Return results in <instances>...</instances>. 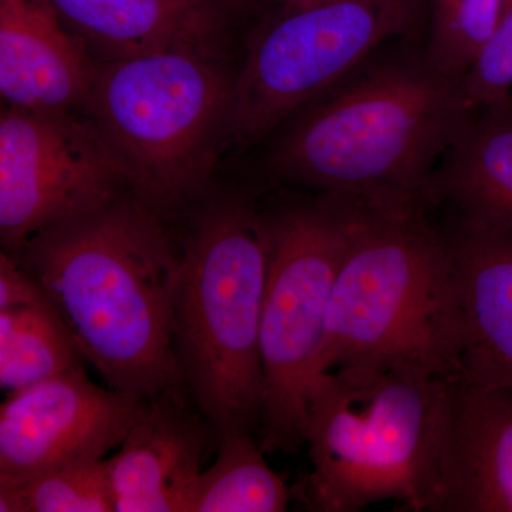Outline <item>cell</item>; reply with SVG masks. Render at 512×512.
<instances>
[{"mask_svg":"<svg viewBox=\"0 0 512 512\" xmlns=\"http://www.w3.org/2000/svg\"><path fill=\"white\" fill-rule=\"evenodd\" d=\"M268 268L266 215L238 197L208 205L180 254L174 352L187 392L217 439L261 427Z\"/></svg>","mask_w":512,"mask_h":512,"instance_id":"5","label":"cell"},{"mask_svg":"<svg viewBox=\"0 0 512 512\" xmlns=\"http://www.w3.org/2000/svg\"><path fill=\"white\" fill-rule=\"evenodd\" d=\"M507 0H431V29L424 59L460 82L503 15Z\"/></svg>","mask_w":512,"mask_h":512,"instance_id":"20","label":"cell"},{"mask_svg":"<svg viewBox=\"0 0 512 512\" xmlns=\"http://www.w3.org/2000/svg\"><path fill=\"white\" fill-rule=\"evenodd\" d=\"M474 111L426 59L376 64L301 110L271 157L276 175L370 208H423Z\"/></svg>","mask_w":512,"mask_h":512,"instance_id":"2","label":"cell"},{"mask_svg":"<svg viewBox=\"0 0 512 512\" xmlns=\"http://www.w3.org/2000/svg\"><path fill=\"white\" fill-rule=\"evenodd\" d=\"M454 377L413 363H350L312 377L301 485L313 511L356 512L396 500L433 512Z\"/></svg>","mask_w":512,"mask_h":512,"instance_id":"3","label":"cell"},{"mask_svg":"<svg viewBox=\"0 0 512 512\" xmlns=\"http://www.w3.org/2000/svg\"><path fill=\"white\" fill-rule=\"evenodd\" d=\"M433 512H512V392L454 377Z\"/></svg>","mask_w":512,"mask_h":512,"instance_id":"12","label":"cell"},{"mask_svg":"<svg viewBox=\"0 0 512 512\" xmlns=\"http://www.w3.org/2000/svg\"><path fill=\"white\" fill-rule=\"evenodd\" d=\"M426 0H328L282 8L256 30L234 79L229 138L254 143L413 26Z\"/></svg>","mask_w":512,"mask_h":512,"instance_id":"8","label":"cell"},{"mask_svg":"<svg viewBox=\"0 0 512 512\" xmlns=\"http://www.w3.org/2000/svg\"><path fill=\"white\" fill-rule=\"evenodd\" d=\"M72 333L45 293L0 311V387L12 393L83 369Z\"/></svg>","mask_w":512,"mask_h":512,"instance_id":"17","label":"cell"},{"mask_svg":"<svg viewBox=\"0 0 512 512\" xmlns=\"http://www.w3.org/2000/svg\"><path fill=\"white\" fill-rule=\"evenodd\" d=\"M423 208H363L326 313L313 376L350 363L460 370L450 241Z\"/></svg>","mask_w":512,"mask_h":512,"instance_id":"4","label":"cell"},{"mask_svg":"<svg viewBox=\"0 0 512 512\" xmlns=\"http://www.w3.org/2000/svg\"><path fill=\"white\" fill-rule=\"evenodd\" d=\"M448 241L460 320L458 377L512 392V235L458 229Z\"/></svg>","mask_w":512,"mask_h":512,"instance_id":"14","label":"cell"},{"mask_svg":"<svg viewBox=\"0 0 512 512\" xmlns=\"http://www.w3.org/2000/svg\"><path fill=\"white\" fill-rule=\"evenodd\" d=\"M211 2L228 12L229 9H234L237 8V6L244 5L248 0H211Z\"/></svg>","mask_w":512,"mask_h":512,"instance_id":"24","label":"cell"},{"mask_svg":"<svg viewBox=\"0 0 512 512\" xmlns=\"http://www.w3.org/2000/svg\"><path fill=\"white\" fill-rule=\"evenodd\" d=\"M128 190L119 161L83 113L2 107L0 239L16 254L30 239Z\"/></svg>","mask_w":512,"mask_h":512,"instance_id":"9","label":"cell"},{"mask_svg":"<svg viewBox=\"0 0 512 512\" xmlns=\"http://www.w3.org/2000/svg\"><path fill=\"white\" fill-rule=\"evenodd\" d=\"M96 60L50 0H0L3 106L83 113Z\"/></svg>","mask_w":512,"mask_h":512,"instance_id":"13","label":"cell"},{"mask_svg":"<svg viewBox=\"0 0 512 512\" xmlns=\"http://www.w3.org/2000/svg\"><path fill=\"white\" fill-rule=\"evenodd\" d=\"M187 390L150 397L107 460L114 512H190L202 461L217 437Z\"/></svg>","mask_w":512,"mask_h":512,"instance_id":"11","label":"cell"},{"mask_svg":"<svg viewBox=\"0 0 512 512\" xmlns=\"http://www.w3.org/2000/svg\"><path fill=\"white\" fill-rule=\"evenodd\" d=\"M480 113L441 160L431 201L450 204L461 231L512 235V100Z\"/></svg>","mask_w":512,"mask_h":512,"instance_id":"16","label":"cell"},{"mask_svg":"<svg viewBox=\"0 0 512 512\" xmlns=\"http://www.w3.org/2000/svg\"><path fill=\"white\" fill-rule=\"evenodd\" d=\"M366 205L320 194L266 215L269 268L261 323L265 453L305 444L308 386L333 284Z\"/></svg>","mask_w":512,"mask_h":512,"instance_id":"7","label":"cell"},{"mask_svg":"<svg viewBox=\"0 0 512 512\" xmlns=\"http://www.w3.org/2000/svg\"><path fill=\"white\" fill-rule=\"evenodd\" d=\"M0 512H114L107 460L69 464L2 490Z\"/></svg>","mask_w":512,"mask_h":512,"instance_id":"19","label":"cell"},{"mask_svg":"<svg viewBox=\"0 0 512 512\" xmlns=\"http://www.w3.org/2000/svg\"><path fill=\"white\" fill-rule=\"evenodd\" d=\"M217 457L195 485L190 512H282L292 498L251 433L218 439Z\"/></svg>","mask_w":512,"mask_h":512,"instance_id":"18","label":"cell"},{"mask_svg":"<svg viewBox=\"0 0 512 512\" xmlns=\"http://www.w3.org/2000/svg\"><path fill=\"white\" fill-rule=\"evenodd\" d=\"M146 400L97 386L84 367L8 393L0 406V491L69 464L104 460Z\"/></svg>","mask_w":512,"mask_h":512,"instance_id":"10","label":"cell"},{"mask_svg":"<svg viewBox=\"0 0 512 512\" xmlns=\"http://www.w3.org/2000/svg\"><path fill=\"white\" fill-rule=\"evenodd\" d=\"M468 109H491L511 100L512 90V0L484 43L473 64L460 80Z\"/></svg>","mask_w":512,"mask_h":512,"instance_id":"21","label":"cell"},{"mask_svg":"<svg viewBox=\"0 0 512 512\" xmlns=\"http://www.w3.org/2000/svg\"><path fill=\"white\" fill-rule=\"evenodd\" d=\"M43 291L15 256L0 255V311L35 301Z\"/></svg>","mask_w":512,"mask_h":512,"instance_id":"22","label":"cell"},{"mask_svg":"<svg viewBox=\"0 0 512 512\" xmlns=\"http://www.w3.org/2000/svg\"><path fill=\"white\" fill-rule=\"evenodd\" d=\"M281 5V8H303V6L316 5V3L328 2V0H272Z\"/></svg>","mask_w":512,"mask_h":512,"instance_id":"23","label":"cell"},{"mask_svg":"<svg viewBox=\"0 0 512 512\" xmlns=\"http://www.w3.org/2000/svg\"><path fill=\"white\" fill-rule=\"evenodd\" d=\"M94 60L190 49L221 56L227 10L211 0H50Z\"/></svg>","mask_w":512,"mask_h":512,"instance_id":"15","label":"cell"},{"mask_svg":"<svg viewBox=\"0 0 512 512\" xmlns=\"http://www.w3.org/2000/svg\"><path fill=\"white\" fill-rule=\"evenodd\" d=\"M161 215L126 191L9 254L35 279L107 386L143 400L187 390L174 352L180 254Z\"/></svg>","mask_w":512,"mask_h":512,"instance_id":"1","label":"cell"},{"mask_svg":"<svg viewBox=\"0 0 512 512\" xmlns=\"http://www.w3.org/2000/svg\"><path fill=\"white\" fill-rule=\"evenodd\" d=\"M234 79L221 56L158 50L96 60L86 114L128 190L163 214L200 191L229 138Z\"/></svg>","mask_w":512,"mask_h":512,"instance_id":"6","label":"cell"}]
</instances>
